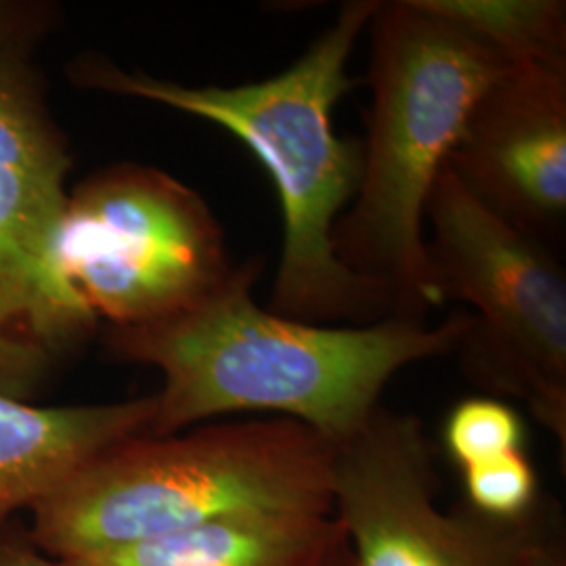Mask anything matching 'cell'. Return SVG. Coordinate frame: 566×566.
I'll list each match as a JSON object with an SVG mask.
<instances>
[{
    "mask_svg": "<svg viewBox=\"0 0 566 566\" xmlns=\"http://www.w3.org/2000/svg\"><path fill=\"white\" fill-rule=\"evenodd\" d=\"M332 451L287 418L139 434L32 507L30 537L67 563L227 521L332 514Z\"/></svg>",
    "mask_w": 566,
    "mask_h": 566,
    "instance_id": "3957f363",
    "label": "cell"
},
{
    "mask_svg": "<svg viewBox=\"0 0 566 566\" xmlns=\"http://www.w3.org/2000/svg\"><path fill=\"white\" fill-rule=\"evenodd\" d=\"M263 269L261 256L248 259L179 315L109 329L116 357L163 374L151 437L259 411L338 446L369 422L403 367L455 353L470 325L465 308L434 325L405 315L369 325L304 324L254 301Z\"/></svg>",
    "mask_w": 566,
    "mask_h": 566,
    "instance_id": "6da1fadb",
    "label": "cell"
},
{
    "mask_svg": "<svg viewBox=\"0 0 566 566\" xmlns=\"http://www.w3.org/2000/svg\"><path fill=\"white\" fill-rule=\"evenodd\" d=\"M65 566H355L332 514L240 518L67 560Z\"/></svg>",
    "mask_w": 566,
    "mask_h": 566,
    "instance_id": "8fae6325",
    "label": "cell"
},
{
    "mask_svg": "<svg viewBox=\"0 0 566 566\" xmlns=\"http://www.w3.org/2000/svg\"><path fill=\"white\" fill-rule=\"evenodd\" d=\"M378 0L344 2L338 18L287 70L240 86H187L105 60L84 61L82 84L160 103L238 137L280 196L283 248L271 311L315 325H369L395 315L382 285L348 271L334 250V227L364 175V142L334 130V107L361 82L348 60Z\"/></svg>",
    "mask_w": 566,
    "mask_h": 566,
    "instance_id": "7a4b0ae2",
    "label": "cell"
},
{
    "mask_svg": "<svg viewBox=\"0 0 566 566\" xmlns=\"http://www.w3.org/2000/svg\"><path fill=\"white\" fill-rule=\"evenodd\" d=\"M224 231L198 191L116 164L67 193L44 264L46 334L63 357L99 324L175 317L229 277Z\"/></svg>",
    "mask_w": 566,
    "mask_h": 566,
    "instance_id": "5b68a950",
    "label": "cell"
},
{
    "mask_svg": "<svg viewBox=\"0 0 566 566\" xmlns=\"http://www.w3.org/2000/svg\"><path fill=\"white\" fill-rule=\"evenodd\" d=\"M447 168L504 223L554 242L566 221V67L507 65L470 109Z\"/></svg>",
    "mask_w": 566,
    "mask_h": 566,
    "instance_id": "9c48e42d",
    "label": "cell"
},
{
    "mask_svg": "<svg viewBox=\"0 0 566 566\" xmlns=\"http://www.w3.org/2000/svg\"><path fill=\"white\" fill-rule=\"evenodd\" d=\"M0 566H65L32 542L18 535L7 523L0 525Z\"/></svg>",
    "mask_w": 566,
    "mask_h": 566,
    "instance_id": "9a60e30c",
    "label": "cell"
},
{
    "mask_svg": "<svg viewBox=\"0 0 566 566\" xmlns=\"http://www.w3.org/2000/svg\"><path fill=\"white\" fill-rule=\"evenodd\" d=\"M441 304L468 306L465 378L521 405L566 449V273L549 243L504 223L446 166L426 206Z\"/></svg>",
    "mask_w": 566,
    "mask_h": 566,
    "instance_id": "8992f818",
    "label": "cell"
},
{
    "mask_svg": "<svg viewBox=\"0 0 566 566\" xmlns=\"http://www.w3.org/2000/svg\"><path fill=\"white\" fill-rule=\"evenodd\" d=\"M67 170L34 78L0 42V392L23 401L60 359L46 334L44 264Z\"/></svg>",
    "mask_w": 566,
    "mask_h": 566,
    "instance_id": "ba28073f",
    "label": "cell"
},
{
    "mask_svg": "<svg viewBox=\"0 0 566 566\" xmlns=\"http://www.w3.org/2000/svg\"><path fill=\"white\" fill-rule=\"evenodd\" d=\"M332 447V516L355 566H525L563 518L546 500L514 523L465 504L441 510L437 451L413 413L380 405L357 434Z\"/></svg>",
    "mask_w": 566,
    "mask_h": 566,
    "instance_id": "52a82bcc",
    "label": "cell"
},
{
    "mask_svg": "<svg viewBox=\"0 0 566 566\" xmlns=\"http://www.w3.org/2000/svg\"><path fill=\"white\" fill-rule=\"evenodd\" d=\"M156 395L120 403L41 407L0 392V525L32 510L82 465L149 434Z\"/></svg>",
    "mask_w": 566,
    "mask_h": 566,
    "instance_id": "30bf717a",
    "label": "cell"
},
{
    "mask_svg": "<svg viewBox=\"0 0 566 566\" xmlns=\"http://www.w3.org/2000/svg\"><path fill=\"white\" fill-rule=\"evenodd\" d=\"M465 506L495 521H523L542 502L539 479L525 449L462 470Z\"/></svg>",
    "mask_w": 566,
    "mask_h": 566,
    "instance_id": "5bb4252c",
    "label": "cell"
},
{
    "mask_svg": "<svg viewBox=\"0 0 566 566\" xmlns=\"http://www.w3.org/2000/svg\"><path fill=\"white\" fill-rule=\"evenodd\" d=\"M367 32L364 175L334 227V250L348 271L385 287L395 315L428 319L443 306L426 259L428 198L470 109L507 63L422 0L378 2Z\"/></svg>",
    "mask_w": 566,
    "mask_h": 566,
    "instance_id": "277c9868",
    "label": "cell"
},
{
    "mask_svg": "<svg viewBox=\"0 0 566 566\" xmlns=\"http://www.w3.org/2000/svg\"><path fill=\"white\" fill-rule=\"evenodd\" d=\"M430 11L464 28L507 65L566 67L563 0H422Z\"/></svg>",
    "mask_w": 566,
    "mask_h": 566,
    "instance_id": "7c38bea8",
    "label": "cell"
},
{
    "mask_svg": "<svg viewBox=\"0 0 566 566\" xmlns=\"http://www.w3.org/2000/svg\"><path fill=\"white\" fill-rule=\"evenodd\" d=\"M526 428L516 407L495 397H472L455 405L443 426L449 460L462 470L525 449Z\"/></svg>",
    "mask_w": 566,
    "mask_h": 566,
    "instance_id": "4fadbf2b",
    "label": "cell"
},
{
    "mask_svg": "<svg viewBox=\"0 0 566 566\" xmlns=\"http://www.w3.org/2000/svg\"><path fill=\"white\" fill-rule=\"evenodd\" d=\"M525 566H566V544L563 518L549 526L546 535L533 547Z\"/></svg>",
    "mask_w": 566,
    "mask_h": 566,
    "instance_id": "2e32d148",
    "label": "cell"
}]
</instances>
